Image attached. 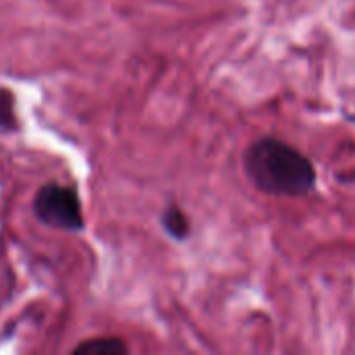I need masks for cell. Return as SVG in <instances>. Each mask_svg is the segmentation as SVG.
<instances>
[{
  "mask_svg": "<svg viewBox=\"0 0 355 355\" xmlns=\"http://www.w3.org/2000/svg\"><path fill=\"white\" fill-rule=\"evenodd\" d=\"M345 121H349V123L355 127V114H352V112H345Z\"/></svg>",
  "mask_w": 355,
  "mask_h": 355,
  "instance_id": "cell-6",
  "label": "cell"
},
{
  "mask_svg": "<svg viewBox=\"0 0 355 355\" xmlns=\"http://www.w3.org/2000/svg\"><path fill=\"white\" fill-rule=\"evenodd\" d=\"M162 227L177 241H185L189 237V233H191V223H189L187 214L179 206H175V204H171L164 210V214H162Z\"/></svg>",
  "mask_w": 355,
  "mask_h": 355,
  "instance_id": "cell-3",
  "label": "cell"
},
{
  "mask_svg": "<svg viewBox=\"0 0 355 355\" xmlns=\"http://www.w3.org/2000/svg\"><path fill=\"white\" fill-rule=\"evenodd\" d=\"M0 125L2 127H15L12 96L6 89H0Z\"/></svg>",
  "mask_w": 355,
  "mask_h": 355,
  "instance_id": "cell-5",
  "label": "cell"
},
{
  "mask_svg": "<svg viewBox=\"0 0 355 355\" xmlns=\"http://www.w3.org/2000/svg\"><path fill=\"white\" fill-rule=\"evenodd\" d=\"M127 345L121 339H92L75 347V355H125Z\"/></svg>",
  "mask_w": 355,
  "mask_h": 355,
  "instance_id": "cell-4",
  "label": "cell"
},
{
  "mask_svg": "<svg viewBox=\"0 0 355 355\" xmlns=\"http://www.w3.org/2000/svg\"><path fill=\"white\" fill-rule=\"evenodd\" d=\"M248 181L266 196L306 198L318 189V168L300 148L275 135L254 139L243 152Z\"/></svg>",
  "mask_w": 355,
  "mask_h": 355,
  "instance_id": "cell-1",
  "label": "cell"
},
{
  "mask_svg": "<svg viewBox=\"0 0 355 355\" xmlns=\"http://www.w3.org/2000/svg\"><path fill=\"white\" fill-rule=\"evenodd\" d=\"M33 212L37 220L48 227L62 231L83 229L81 202L73 187L60 183H46L33 200Z\"/></svg>",
  "mask_w": 355,
  "mask_h": 355,
  "instance_id": "cell-2",
  "label": "cell"
}]
</instances>
